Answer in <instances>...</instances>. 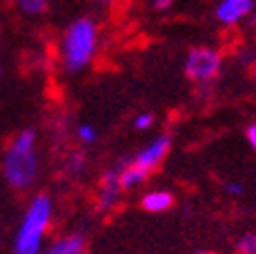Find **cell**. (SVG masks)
I'll list each match as a JSON object with an SVG mask.
<instances>
[{"mask_svg":"<svg viewBox=\"0 0 256 254\" xmlns=\"http://www.w3.org/2000/svg\"><path fill=\"white\" fill-rule=\"evenodd\" d=\"M34 130L21 132L4 154V177L12 188H30L38 175V158L34 154Z\"/></svg>","mask_w":256,"mask_h":254,"instance_id":"obj_1","label":"cell"},{"mask_svg":"<svg viewBox=\"0 0 256 254\" xmlns=\"http://www.w3.org/2000/svg\"><path fill=\"white\" fill-rule=\"evenodd\" d=\"M96 52V25L92 19L82 17L65 34L62 40V58L69 73H80Z\"/></svg>","mask_w":256,"mask_h":254,"instance_id":"obj_2","label":"cell"},{"mask_svg":"<svg viewBox=\"0 0 256 254\" xmlns=\"http://www.w3.org/2000/svg\"><path fill=\"white\" fill-rule=\"evenodd\" d=\"M52 212V202L48 196H36L23 217V223L15 238V254H40L42 236Z\"/></svg>","mask_w":256,"mask_h":254,"instance_id":"obj_3","label":"cell"},{"mask_svg":"<svg viewBox=\"0 0 256 254\" xmlns=\"http://www.w3.org/2000/svg\"><path fill=\"white\" fill-rule=\"evenodd\" d=\"M221 67V56L212 48H196L192 50L186 60V73L188 78L196 82H206L214 78Z\"/></svg>","mask_w":256,"mask_h":254,"instance_id":"obj_4","label":"cell"},{"mask_svg":"<svg viewBox=\"0 0 256 254\" xmlns=\"http://www.w3.org/2000/svg\"><path fill=\"white\" fill-rule=\"evenodd\" d=\"M169 148H171V138L169 136H158V138H154V142H150L142 152H138V156L132 160V164L136 169L148 173L164 158Z\"/></svg>","mask_w":256,"mask_h":254,"instance_id":"obj_5","label":"cell"},{"mask_svg":"<svg viewBox=\"0 0 256 254\" xmlns=\"http://www.w3.org/2000/svg\"><path fill=\"white\" fill-rule=\"evenodd\" d=\"M119 175H121V169H110L104 173V177H102V190H100V198H98V210L100 212L108 210L114 202L119 200V194H121Z\"/></svg>","mask_w":256,"mask_h":254,"instance_id":"obj_6","label":"cell"},{"mask_svg":"<svg viewBox=\"0 0 256 254\" xmlns=\"http://www.w3.org/2000/svg\"><path fill=\"white\" fill-rule=\"evenodd\" d=\"M254 8L252 0H223V2L216 6V19L221 23H238L240 19H244L246 15H250Z\"/></svg>","mask_w":256,"mask_h":254,"instance_id":"obj_7","label":"cell"},{"mask_svg":"<svg viewBox=\"0 0 256 254\" xmlns=\"http://www.w3.org/2000/svg\"><path fill=\"white\" fill-rule=\"evenodd\" d=\"M84 248H86V242L82 236H67L50 246L48 254H84Z\"/></svg>","mask_w":256,"mask_h":254,"instance_id":"obj_8","label":"cell"},{"mask_svg":"<svg viewBox=\"0 0 256 254\" xmlns=\"http://www.w3.org/2000/svg\"><path fill=\"white\" fill-rule=\"evenodd\" d=\"M173 204V196L169 192H150L144 196L142 200V206L150 212H162V210H167L169 206Z\"/></svg>","mask_w":256,"mask_h":254,"instance_id":"obj_9","label":"cell"},{"mask_svg":"<svg viewBox=\"0 0 256 254\" xmlns=\"http://www.w3.org/2000/svg\"><path fill=\"white\" fill-rule=\"evenodd\" d=\"M144 177H146L144 171H140V169L134 167V164L125 162V167H123V171H121V175H119V184H121V188L130 190V188H136V186L142 184Z\"/></svg>","mask_w":256,"mask_h":254,"instance_id":"obj_10","label":"cell"},{"mask_svg":"<svg viewBox=\"0 0 256 254\" xmlns=\"http://www.w3.org/2000/svg\"><path fill=\"white\" fill-rule=\"evenodd\" d=\"M17 4L23 12H28V15H38V12L44 10L46 0H17Z\"/></svg>","mask_w":256,"mask_h":254,"instance_id":"obj_11","label":"cell"},{"mask_svg":"<svg viewBox=\"0 0 256 254\" xmlns=\"http://www.w3.org/2000/svg\"><path fill=\"white\" fill-rule=\"evenodd\" d=\"M238 250H240L242 254H256V236L246 234V236L238 242Z\"/></svg>","mask_w":256,"mask_h":254,"instance_id":"obj_12","label":"cell"},{"mask_svg":"<svg viewBox=\"0 0 256 254\" xmlns=\"http://www.w3.org/2000/svg\"><path fill=\"white\" fill-rule=\"evenodd\" d=\"M78 136L82 138V142H86V144L96 142V130H94L92 125H82L80 130H78Z\"/></svg>","mask_w":256,"mask_h":254,"instance_id":"obj_13","label":"cell"},{"mask_svg":"<svg viewBox=\"0 0 256 254\" xmlns=\"http://www.w3.org/2000/svg\"><path fill=\"white\" fill-rule=\"evenodd\" d=\"M152 123H154V115H150V112L138 115V119H136V127H138V130H148Z\"/></svg>","mask_w":256,"mask_h":254,"instance_id":"obj_14","label":"cell"},{"mask_svg":"<svg viewBox=\"0 0 256 254\" xmlns=\"http://www.w3.org/2000/svg\"><path fill=\"white\" fill-rule=\"evenodd\" d=\"M84 162H86V158H84L82 154H78V156H73V158H71V169H73L75 173H80V171L84 169Z\"/></svg>","mask_w":256,"mask_h":254,"instance_id":"obj_15","label":"cell"},{"mask_svg":"<svg viewBox=\"0 0 256 254\" xmlns=\"http://www.w3.org/2000/svg\"><path fill=\"white\" fill-rule=\"evenodd\" d=\"M248 142H250V146L256 150V123L248 127Z\"/></svg>","mask_w":256,"mask_h":254,"instance_id":"obj_16","label":"cell"},{"mask_svg":"<svg viewBox=\"0 0 256 254\" xmlns=\"http://www.w3.org/2000/svg\"><path fill=\"white\" fill-rule=\"evenodd\" d=\"M225 190H227L229 194H234V196H238V194H242V192H244V190H242V186H240V184H227V186H225Z\"/></svg>","mask_w":256,"mask_h":254,"instance_id":"obj_17","label":"cell"},{"mask_svg":"<svg viewBox=\"0 0 256 254\" xmlns=\"http://www.w3.org/2000/svg\"><path fill=\"white\" fill-rule=\"evenodd\" d=\"M171 2L173 0H154V6L156 8H167V6H171Z\"/></svg>","mask_w":256,"mask_h":254,"instance_id":"obj_18","label":"cell"},{"mask_svg":"<svg viewBox=\"0 0 256 254\" xmlns=\"http://www.w3.org/2000/svg\"><path fill=\"white\" fill-rule=\"evenodd\" d=\"M100 2H112V0H100Z\"/></svg>","mask_w":256,"mask_h":254,"instance_id":"obj_19","label":"cell"},{"mask_svg":"<svg viewBox=\"0 0 256 254\" xmlns=\"http://www.w3.org/2000/svg\"><path fill=\"white\" fill-rule=\"evenodd\" d=\"M196 254H208V252H196Z\"/></svg>","mask_w":256,"mask_h":254,"instance_id":"obj_20","label":"cell"},{"mask_svg":"<svg viewBox=\"0 0 256 254\" xmlns=\"http://www.w3.org/2000/svg\"><path fill=\"white\" fill-rule=\"evenodd\" d=\"M254 78H256V67H254Z\"/></svg>","mask_w":256,"mask_h":254,"instance_id":"obj_21","label":"cell"}]
</instances>
